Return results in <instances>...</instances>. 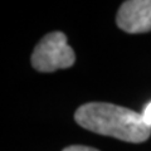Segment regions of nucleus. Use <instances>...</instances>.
Returning <instances> with one entry per match:
<instances>
[{"label": "nucleus", "instance_id": "1", "mask_svg": "<svg viewBox=\"0 0 151 151\" xmlns=\"http://www.w3.org/2000/svg\"><path fill=\"white\" fill-rule=\"evenodd\" d=\"M74 120L88 131L126 142L140 144L151 135V127L146 125L142 115L112 103H84L76 111Z\"/></svg>", "mask_w": 151, "mask_h": 151}, {"label": "nucleus", "instance_id": "2", "mask_svg": "<svg viewBox=\"0 0 151 151\" xmlns=\"http://www.w3.org/2000/svg\"><path fill=\"white\" fill-rule=\"evenodd\" d=\"M76 54L67 43V35L62 32L48 33L35 45L32 54V65L39 72H54L72 67Z\"/></svg>", "mask_w": 151, "mask_h": 151}, {"label": "nucleus", "instance_id": "3", "mask_svg": "<svg viewBox=\"0 0 151 151\" xmlns=\"http://www.w3.org/2000/svg\"><path fill=\"white\" fill-rule=\"evenodd\" d=\"M116 23L120 29L129 34L151 32V0H129L122 3Z\"/></svg>", "mask_w": 151, "mask_h": 151}, {"label": "nucleus", "instance_id": "4", "mask_svg": "<svg viewBox=\"0 0 151 151\" xmlns=\"http://www.w3.org/2000/svg\"><path fill=\"white\" fill-rule=\"evenodd\" d=\"M63 151H100L93 147H88V146H82V145H72L68 147L63 149Z\"/></svg>", "mask_w": 151, "mask_h": 151}, {"label": "nucleus", "instance_id": "5", "mask_svg": "<svg viewBox=\"0 0 151 151\" xmlns=\"http://www.w3.org/2000/svg\"><path fill=\"white\" fill-rule=\"evenodd\" d=\"M142 119L144 121L146 122V125H149L151 127V103H149L146 108L144 110V113H142Z\"/></svg>", "mask_w": 151, "mask_h": 151}]
</instances>
